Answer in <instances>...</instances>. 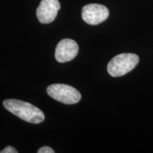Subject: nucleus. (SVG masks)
Listing matches in <instances>:
<instances>
[{"label": "nucleus", "instance_id": "nucleus-1", "mask_svg": "<svg viewBox=\"0 0 153 153\" xmlns=\"http://www.w3.org/2000/svg\"><path fill=\"white\" fill-rule=\"evenodd\" d=\"M3 105L9 112L28 123H41L45 119L43 111L30 103L17 99H6Z\"/></svg>", "mask_w": 153, "mask_h": 153}, {"label": "nucleus", "instance_id": "nucleus-2", "mask_svg": "<svg viewBox=\"0 0 153 153\" xmlns=\"http://www.w3.org/2000/svg\"><path fill=\"white\" fill-rule=\"evenodd\" d=\"M139 62V57L133 53H122L112 58L107 65L108 74L114 77L128 73Z\"/></svg>", "mask_w": 153, "mask_h": 153}, {"label": "nucleus", "instance_id": "nucleus-3", "mask_svg": "<svg viewBox=\"0 0 153 153\" xmlns=\"http://www.w3.org/2000/svg\"><path fill=\"white\" fill-rule=\"evenodd\" d=\"M47 93L55 100L62 104H76L81 99V94L75 88L63 84H54L47 88Z\"/></svg>", "mask_w": 153, "mask_h": 153}, {"label": "nucleus", "instance_id": "nucleus-4", "mask_svg": "<svg viewBox=\"0 0 153 153\" xmlns=\"http://www.w3.org/2000/svg\"><path fill=\"white\" fill-rule=\"evenodd\" d=\"M109 15L107 7L99 4H89L82 8V17L88 24L97 25L106 20Z\"/></svg>", "mask_w": 153, "mask_h": 153}, {"label": "nucleus", "instance_id": "nucleus-5", "mask_svg": "<svg viewBox=\"0 0 153 153\" xmlns=\"http://www.w3.org/2000/svg\"><path fill=\"white\" fill-rule=\"evenodd\" d=\"M60 9L58 0H41L36 10V16L41 24H49L55 20Z\"/></svg>", "mask_w": 153, "mask_h": 153}, {"label": "nucleus", "instance_id": "nucleus-6", "mask_svg": "<svg viewBox=\"0 0 153 153\" xmlns=\"http://www.w3.org/2000/svg\"><path fill=\"white\" fill-rule=\"evenodd\" d=\"M79 46L74 40L65 38L59 42L55 49V56L57 62H65L73 60L77 55Z\"/></svg>", "mask_w": 153, "mask_h": 153}, {"label": "nucleus", "instance_id": "nucleus-7", "mask_svg": "<svg viewBox=\"0 0 153 153\" xmlns=\"http://www.w3.org/2000/svg\"><path fill=\"white\" fill-rule=\"evenodd\" d=\"M55 151L52 148L48 146L42 147L38 150V153H54Z\"/></svg>", "mask_w": 153, "mask_h": 153}, {"label": "nucleus", "instance_id": "nucleus-8", "mask_svg": "<svg viewBox=\"0 0 153 153\" xmlns=\"http://www.w3.org/2000/svg\"><path fill=\"white\" fill-rule=\"evenodd\" d=\"M17 152H18V151L11 146L6 147L3 150L0 151V153H17Z\"/></svg>", "mask_w": 153, "mask_h": 153}]
</instances>
